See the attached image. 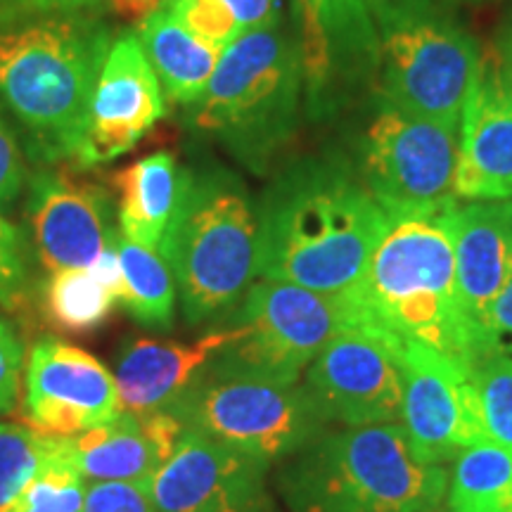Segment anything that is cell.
I'll return each mask as SVG.
<instances>
[{"mask_svg":"<svg viewBox=\"0 0 512 512\" xmlns=\"http://www.w3.org/2000/svg\"><path fill=\"white\" fill-rule=\"evenodd\" d=\"M456 200H512V93L496 50L484 53L460 114Z\"/></svg>","mask_w":512,"mask_h":512,"instance_id":"cell-18","label":"cell"},{"mask_svg":"<svg viewBox=\"0 0 512 512\" xmlns=\"http://www.w3.org/2000/svg\"><path fill=\"white\" fill-rule=\"evenodd\" d=\"M401 427L422 463L446 465L484 444L472 368L425 344L403 342Z\"/></svg>","mask_w":512,"mask_h":512,"instance_id":"cell-13","label":"cell"},{"mask_svg":"<svg viewBox=\"0 0 512 512\" xmlns=\"http://www.w3.org/2000/svg\"><path fill=\"white\" fill-rule=\"evenodd\" d=\"M83 512H159L147 484L95 482L86 491Z\"/></svg>","mask_w":512,"mask_h":512,"instance_id":"cell-32","label":"cell"},{"mask_svg":"<svg viewBox=\"0 0 512 512\" xmlns=\"http://www.w3.org/2000/svg\"><path fill=\"white\" fill-rule=\"evenodd\" d=\"M304 112L330 121L377 91L380 41L370 0H292Z\"/></svg>","mask_w":512,"mask_h":512,"instance_id":"cell-11","label":"cell"},{"mask_svg":"<svg viewBox=\"0 0 512 512\" xmlns=\"http://www.w3.org/2000/svg\"><path fill=\"white\" fill-rule=\"evenodd\" d=\"M302 112L297 36L278 17L223 50L200 102L190 107V124L261 176L297 136Z\"/></svg>","mask_w":512,"mask_h":512,"instance_id":"cell-5","label":"cell"},{"mask_svg":"<svg viewBox=\"0 0 512 512\" xmlns=\"http://www.w3.org/2000/svg\"><path fill=\"white\" fill-rule=\"evenodd\" d=\"M256 278L325 294L349 292L366 273L389 216L347 157L285 164L256 207Z\"/></svg>","mask_w":512,"mask_h":512,"instance_id":"cell-1","label":"cell"},{"mask_svg":"<svg viewBox=\"0 0 512 512\" xmlns=\"http://www.w3.org/2000/svg\"><path fill=\"white\" fill-rule=\"evenodd\" d=\"M110 181L119 195L121 235L159 252L181 204L188 169H183L171 152H155L114 171Z\"/></svg>","mask_w":512,"mask_h":512,"instance_id":"cell-22","label":"cell"},{"mask_svg":"<svg viewBox=\"0 0 512 512\" xmlns=\"http://www.w3.org/2000/svg\"><path fill=\"white\" fill-rule=\"evenodd\" d=\"M112 41L100 8L0 29V107L38 166L74 162Z\"/></svg>","mask_w":512,"mask_h":512,"instance_id":"cell-2","label":"cell"},{"mask_svg":"<svg viewBox=\"0 0 512 512\" xmlns=\"http://www.w3.org/2000/svg\"><path fill=\"white\" fill-rule=\"evenodd\" d=\"M501 36L508 38V41H512V8L508 10V17H505V24L501 29Z\"/></svg>","mask_w":512,"mask_h":512,"instance_id":"cell-39","label":"cell"},{"mask_svg":"<svg viewBox=\"0 0 512 512\" xmlns=\"http://www.w3.org/2000/svg\"><path fill=\"white\" fill-rule=\"evenodd\" d=\"M268 467L185 427L147 491L159 512H271Z\"/></svg>","mask_w":512,"mask_h":512,"instance_id":"cell-16","label":"cell"},{"mask_svg":"<svg viewBox=\"0 0 512 512\" xmlns=\"http://www.w3.org/2000/svg\"><path fill=\"white\" fill-rule=\"evenodd\" d=\"M27 181V166L19 143L8 126V121L0 117V211H8Z\"/></svg>","mask_w":512,"mask_h":512,"instance_id":"cell-34","label":"cell"},{"mask_svg":"<svg viewBox=\"0 0 512 512\" xmlns=\"http://www.w3.org/2000/svg\"><path fill=\"white\" fill-rule=\"evenodd\" d=\"M446 501L451 512H512V451L491 441L465 448L453 463Z\"/></svg>","mask_w":512,"mask_h":512,"instance_id":"cell-26","label":"cell"},{"mask_svg":"<svg viewBox=\"0 0 512 512\" xmlns=\"http://www.w3.org/2000/svg\"><path fill=\"white\" fill-rule=\"evenodd\" d=\"M119 304L147 330H171L176 316V280L157 249L136 245L119 233Z\"/></svg>","mask_w":512,"mask_h":512,"instance_id":"cell-24","label":"cell"},{"mask_svg":"<svg viewBox=\"0 0 512 512\" xmlns=\"http://www.w3.org/2000/svg\"><path fill=\"white\" fill-rule=\"evenodd\" d=\"M31 299V261L24 230L0 211V309L19 313Z\"/></svg>","mask_w":512,"mask_h":512,"instance_id":"cell-30","label":"cell"},{"mask_svg":"<svg viewBox=\"0 0 512 512\" xmlns=\"http://www.w3.org/2000/svg\"><path fill=\"white\" fill-rule=\"evenodd\" d=\"M188 430L273 465L328 430L302 384L204 370L169 406Z\"/></svg>","mask_w":512,"mask_h":512,"instance_id":"cell-9","label":"cell"},{"mask_svg":"<svg viewBox=\"0 0 512 512\" xmlns=\"http://www.w3.org/2000/svg\"><path fill=\"white\" fill-rule=\"evenodd\" d=\"M451 3H456V0H451ZM458 3H484V0H458Z\"/></svg>","mask_w":512,"mask_h":512,"instance_id":"cell-40","label":"cell"},{"mask_svg":"<svg viewBox=\"0 0 512 512\" xmlns=\"http://www.w3.org/2000/svg\"><path fill=\"white\" fill-rule=\"evenodd\" d=\"M441 207L389 216L366 273L347 292L358 323L401 342L425 344L472 368L479 339L460 306L453 259V211Z\"/></svg>","mask_w":512,"mask_h":512,"instance_id":"cell-3","label":"cell"},{"mask_svg":"<svg viewBox=\"0 0 512 512\" xmlns=\"http://www.w3.org/2000/svg\"><path fill=\"white\" fill-rule=\"evenodd\" d=\"M138 38L169 100L200 102L223 50L192 34L164 0L138 24Z\"/></svg>","mask_w":512,"mask_h":512,"instance_id":"cell-23","label":"cell"},{"mask_svg":"<svg viewBox=\"0 0 512 512\" xmlns=\"http://www.w3.org/2000/svg\"><path fill=\"white\" fill-rule=\"evenodd\" d=\"M494 50L498 55V62H501V72H503L505 86H508V91L512 93V41H508V38H503V36H498Z\"/></svg>","mask_w":512,"mask_h":512,"instance_id":"cell-38","label":"cell"},{"mask_svg":"<svg viewBox=\"0 0 512 512\" xmlns=\"http://www.w3.org/2000/svg\"><path fill=\"white\" fill-rule=\"evenodd\" d=\"M259 219L247 185L219 164L188 169L159 254L174 273L185 323L233 309L256 278Z\"/></svg>","mask_w":512,"mask_h":512,"instance_id":"cell-6","label":"cell"},{"mask_svg":"<svg viewBox=\"0 0 512 512\" xmlns=\"http://www.w3.org/2000/svg\"><path fill=\"white\" fill-rule=\"evenodd\" d=\"M358 323L349 294H325L278 280H259L228 318V344L209 370L297 384L328 342Z\"/></svg>","mask_w":512,"mask_h":512,"instance_id":"cell-8","label":"cell"},{"mask_svg":"<svg viewBox=\"0 0 512 512\" xmlns=\"http://www.w3.org/2000/svg\"><path fill=\"white\" fill-rule=\"evenodd\" d=\"M102 0H0V29L31 19L100 8Z\"/></svg>","mask_w":512,"mask_h":512,"instance_id":"cell-35","label":"cell"},{"mask_svg":"<svg viewBox=\"0 0 512 512\" xmlns=\"http://www.w3.org/2000/svg\"><path fill=\"white\" fill-rule=\"evenodd\" d=\"M503 356L512 361V280L491 306L482 337V356Z\"/></svg>","mask_w":512,"mask_h":512,"instance_id":"cell-36","label":"cell"},{"mask_svg":"<svg viewBox=\"0 0 512 512\" xmlns=\"http://www.w3.org/2000/svg\"><path fill=\"white\" fill-rule=\"evenodd\" d=\"M76 467L64 456V439L46 465L38 470L24 491L17 512H83L86 482Z\"/></svg>","mask_w":512,"mask_h":512,"instance_id":"cell-29","label":"cell"},{"mask_svg":"<svg viewBox=\"0 0 512 512\" xmlns=\"http://www.w3.org/2000/svg\"><path fill=\"white\" fill-rule=\"evenodd\" d=\"M448 512H451V510H448Z\"/></svg>","mask_w":512,"mask_h":512,"instance_id":"cell-41","label":"cell"},{"mask_svg":"<svg viewBox=\"0 0 512 512\" xmlns=\"http://www.w3.org/2000/svg\"><path fill=\"white\" fill-rule=\"evenodd\" d=\"M183 430L185 425L169 408L147 415L121 411L112 422L64 439V456L95 482L150 484L174 453Z\"/></svg>","mask_w":512,"mask_h":512,"instance_id":"cell-20","label":"cell"},{"mask_svg":"<svg viewBox=\"0 0 512 512\" xmlns=\"http://www.w3.org/2000/svg\"><path fill=\"white\" fill-rule=\"evenodd\" d=\"M446 489L444 465L422 463L401 425L325 430L278 475L290 512H439Z\"/></svg>","mask_w":512,"mask_h":512,"instance_id":"cell-4","label":"cell"},{"mask_svg":"<svg viewBox=\"0 0 512 512\" xmlns=\"http://www.w3.org/2000/svg\"><path fill=\"white\" fill-rule=\"evenodd\" d=\"M458 126L413 114L373 93L358 174L387 216L456 200Z\"/></svg>","mask_w":512,"mask_h":512,"instance_id":"cell-10","label":"cell"},{"mask_svg":"<svg viewBox=\"0 0 512 512\" xmlns=\"http://www.w3.org/2000/svg\"><path fill=\"white\" fill-rule=\"evenodd\" d=\"M238 22L240 34L254 31L280 17V0H221Z\"/></svg>","mask_w":512,"mask_h":512,"instance_id":"cell-37","label":"cell"},{"mask_svg":"<svg viewBox=\"0 0 512 512\" xmlns=\"http://www.w3.org/2000/svg\"><path fill=\"white\" fill-rule=\"evenodd\" d=\"M453 259L460 306L475 328L482 356L486 318L512 280V200L456 204Z\"/></svg>","mask_w":512,"mask_h":512,"instance_id":"cell-19","label":"cell"},{"mask_svg":"<svg viewBox=\"0 0 512 512\" xmlns=\"http://www.w3.org/2000/svg\"><path fill=\"white\" fill-rule=\"evenodd\" d=\"M114 375L88 351L38 337L24 368L22 425L43 437L72 439L119 418Z\"/></svg>","mask_w":512,"mask_h":512,"instance_id":"cell-14","label":"cell"},{"mask_svg":"<svg viewBox=\"0 0 512 512\" xmlns=\"http://www.w3.org/2000/svg\"><path fill=\"white\" fill-rule=\"evenodd\" d=\"M403 342L356 323L328 342L306 368L302 387L328 425H401Z\"/></svg>","mask_w":512,"mask_h":512,"instance_id":"cell-12","label":"cell"},{"mask_svg":"<svg viewBox=\"0 0 512 512\" xmlns=\"http://www.w3.org/2000/svg\"><path fill=\"white\" fill-rule=\"evenodd\" d=\"M119 304V292L95 268H60L41 287L43 316L67 335L100 330Z\"/></svg>","mask_w":512,"mask_h":512,"instance_id":"cell-25","label":"cell"},{"mask_svg":"<svg viewBox=\"0 0 512 512\" xmlns=\"http://www.w3.org/2000/svg\"><path fill=\"white\" fill-rule=\"evenodd\" d=\"M370 5L380 41L377 93L403 110L458 126L484 53L451 0Z\"/></svg>","mask_w":512,"mask_h":512,"instance_id":"cell-7","label":"cell"},{"mask_svg":"<svg viewBox=\"0 0 512 512\" xmlns=\"http://www.w3.org/2000/svg\"><path fill=\"white\" fill-rule=\"evenodd\" d=\"M164 3L192 34L219 50H226L242 36L238 22L221 0H164Z\"/></svg>","mask_w":512,"mask_h":512,"instance_id":"cell-31","label":"cell"},{"mask_svg":"<svg viewBox=\"0 0 512 512\" xmlns=\"http://www.w3.org/2000/svg\"><path fill=\"white\" fill-rule=\"evenodd\" d=\"M24 363L27 349L22 337L8 318L0 316V413H10L17 406Z\"/></svg>","mask_w":512,"mask_h":512,"instance_id":"cell-33","label":"cell"},{"mask_svg":"<svg viewBox=\"0 0 512 512\" xmlns=\"http://www.w3.org/2000/svg\"><path fill=\"white\" fill-rule=\"evenodd\" d=\"M60 441L27 425L0 422V512L19 510L31 479L55 456Z\"/></svg>","mask_w":512,"mask_h":512,"instance_id":"cell-27","label":"cell"},{"mask_svg":"<svg viewBox=\"0 0 512 512\" xmlns=\"http://www.w3.org/2000/svg\"><path fill=\"white\" fill-rule=\"evenodd\" d=\"M27 188L24 214L38 264L48 273L88 268L117 247L112 195L100 183L50 164L38 166Z\"/></svg>","mask_w":512,"mask_h":512,"instance_id":"cell-15","label":"cell"},{"mask_svg":"<svg viewBox=\"0 0 512 512\" xmlns=\"http://www.w3.org/2000/svg\"><path fill=\"white\" fill-rule=\"evenodd\" d=\"M486 441L512 451V361L484 356L472 366Z\"/></svg>","mask_w":512,"mask_h":512,"instance_id":"cell-28","label":"cell"},{"mask_svg":"<svg viewBox=\"0 0 512 512\" xmlns=\"http://www.w3.org/2000/svg\"><path fill=\"white\" fill-rule=\"evenodd\" d=\"M228 339V328L211 330L192 344L147 337L126 339L114 370L121 411L147 415L169 408L209 368Z\"/></svg>","mask_w":512,"mask_h":512,"instance_id":"cell-21","label":"cell"},{"mask_svg":"<svg viewBox=\"0 0 512 512\" xmlns=\"http://www.w3.org/2000/svg\"><path fill=\"white\" fill-rule=\"evenodd\" d=\"M166 114L164 91L138 34L112 41L95 86L91 117L74 157L79 171L110 164L131 152Z\"/></svg>","mask_w":512,"mask_h":512,"instance_id":"cell-17","label":"cell"}]
</instances>
